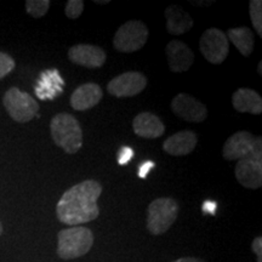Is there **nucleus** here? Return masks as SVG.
Here are the masks:
<instances>
[{"mask_svg":"<svg viewBox=\"0 0 262 262\" xmlns=\"http://www.w3.org/2000/svg\"><path fill=\"white\" fill-rule=\"evenodd\" d=\"M202 55L209 63L221 64L228 56L229 44L226 33L217 28H209L199 40Z\"/></svg>","mask_w":262,"mask_h":262,"instance_id":"8","label":"nucleus"},{"mask_svg":"<svg viewBox=\"0 0 262 262\" xmlns=\"http://www.w3.org/2000/svg\"><path fill=\"white\" fill-rule=\"evenodd\" d=\"M95 3H96V4H101V5H104V4H108V0H95Z\"/></svg>","mask_w":262,"mask_h":262,"instance_id":"30","label":"nucleus"},{"mask_svg":"<svg viewBox=\"0 0 262 262\" xmlns=\"http://www.w3.org/2000/svg\"><path fill=\"white\" fill-rule=\"evenodd\" d=\"M198 143V136L192 130H182L164 141L163 149L170 156L182 157L191 155Z\"/></svg>","mask_w":262,"mask_h":262,"instance_id":"15","label":"nucleus"},{"mask_svg":"<svg viewBox=\"0 0 262 262\" xmlns=\"http://www.w3.org/2000/svg\"><path fill=\"white\" fill-rule=\"evenodd\" d=\"M171 110L186 122L203 123L208 118V108L204 103L188 94H179L172 98Z\"/></svg>","mask_w":262,"mask_h":262,"instance_id":"10","label":"nucleus"},{"mask_svg":"<svg viewBox=\"0 0 262 262\" xmlns=\"http://www.w3.org/2000/svg\"><path fill=\"white\" fill-rule=\"evenodd\" d=\"M64 80L57 70L44 71L35 85V95L40 100H54L63 91Z\"/></svg>","mask_w":262,"mask_h":262,"instance_id":"16","label":"nucleus"},{"mask_svg":"<svg viewBox=\"0 0 262 262\" xmlns=\"http://www.w3.org/2000/svg\"><path fill=\"white\" fill-rule=\"evenodd\" d=\"M68 58L75 64L86 68H100L106 62V52L102 48L91 44H77L68 51Z\"/></svg>","mask_w":262,"mask_h":262,"instance_id":"12","label":"nucleus"},{"mask_svg":"<svg viewBox=\"0 0 262 262\" xmlns=\"http://www.w3.org/2000/svg\"><path fill=\"white\" fill-rule=\"evenodd\" d=\"M57 255L63 260H73L84 256L94 244V234L90 228L83 226L62 229L57 235Z\"/></svg>","mask_w":262,"mask_h":262,"instance_id":"3","label":"nucleus"},{"mask_svg":"<svg viewBox=\"0 0 262 262\" xmlns=\"http://www.w3.org/2000/svg\"><path fill=\"white\" fill-rule=\"evenodd\" d=\"M133 157H134L133 148L124 146L119 149V153H118V163H119L120 165H125V164L130 162Z\"/></svg>","mask_w":262,"mask_h":262,"instance_id":"25","label":"nucleus"},{"mask_svg":"<svg viewBox=\"0 0 262 262\" xmlns=\"http://www.w3.org/2000/svg\"><path fill=\"white\" fill-rule=\"evenodd\" d=\"M262 152V139L249 131H238L225 142L222 156L226 160H241Z\"/></svg>","mask_w":262,"mask_h":262,"instance_id":"7","label":"nucleus"},{"mask_svg":"<svg viewBox=\"0 0 262 262\" xmlns=\"http://www.w3.org/2000/svg\"><path fill=\"white\" fill-rule=\"evenodd\" d=\"M258 74H262V62H260V63H258Z\"/></svg>","mask_w":262,"mask_h":262,"instance_id":"31","label":"nucleus"},{"mask_svg":"<svg viewBox=\"0 0 262 262\" xmlns=\"http://www.w3.org/2000/svg\"><path fill=\"white\" fill-rule=\"evenodd\" d=\"M102 185L96 180H85L67 189L56 205V215L64 225L79 226L96 220L100 215L97 201Z\"/></svg>","mask_w":262,"mask_h":262,"instance_id":"1","label":"nucleus"},{"mask_svg":"<svg viewBox=\"0 0 262 262\" xmlns=\"http://www.w3.org/2000/svg\"><path fill=\"white\" fill-rule=\"evenodd\" d=\"M103 97V93L101 86L96 83H86L78 86L71 95V106L74 111L91 110L97 106Z\"/></svg>","mask_w":262,"mask_h":262,"instance_id":"14","label":"nucleus"},{"mask_svg":"<svg viewBox=\"0 0 262 262\" xmlns=\"http://www.w3.org/2000/svg\"><path fill=\"white\" fill-rule=\"evenodd\" d=\"M179 203L173 198L155 199L148 206L147 228L152 234L160 235L165 233L176 221L179 215Z\"/></svg>","mask_w":262,"mask_h":262,"instance_id":"4","label":"nucleus"},{"mask_svg":"<svg viewBox=\"0 0 262 262\" xmlns=\"http://www.w3.org/2000/svg\"><path fill=\"white\" fill-rule=\"evenodd\" d=\"M235 178L245 188L257 189L262 186V152L238 160Z\"/></svg>","mask_w":262,"mask_h":262,"instance_id":"11","label":"nucleus"},{"mask_svg":"<svg viewBox=\"0 0 262 262\" xmlns=\"http://www.w3.org/2000/svg\"><path fill=\"white\" fill-rule=\"evenodd\" d=\"M249 12L253 22L255 31L257 32L258 37H262V2L261 0H251L249 3Z\"/></svg>","mask_w":262,"mask_h":262,"instance_id":"21","label":"nucleus"},{"mask_svg":"<svg viewBox=\"0 0 262 262\" xmlns=\"http://www.w3.org/2000/svg\"><path fill=\"white\" fill-rule=\"evenodd\" d=\"M153 168H155V163H153V162H145L142 164V165L140 166L139 176L141 179H146L147 175H148V172Z\"/></svg>","mask_w":262,"mask_h":262,"instance_id":"27","label":"nucleus"},{"mask_svg":"<svg viewBox=\"0 0 262 262\" xmlns=\"http://www.w3.org/2000/svg\"><path fill=\"white\" fill-rule=\"evenodd\" d=\"M251 249L257 256V262H262V238L256 237L254 239L253 244H251Z\"/></svg>","mask_w":262,"mask_h":262,"instance_id":"26","label":"nucleus"},{"mask_svg":"<svg viewBox=\"0 0 262 262\" xmlns=\"http://www.w3.org/2000/svg\"><path fill=\"white\" fill-rule=\"evenodd\" d=\"M148 34V28L143 22L133 19L118 28L113 39V45L117 51L124 54L139 51L146 45Z\"/></svg>","mask_w":262,"mask_h":262,"instance_id":"6","label":"nucleus"},{"mask_svg":"<svg viewBox=\"0 0 262 262\" xmlns=\"http://www.w3.org/2000/svg\"><path fill=\"white\" fill-rule=\"evenodd\" d=\"M49 8H50L49 0H27L26 2V10L34 18H40L47 15Z\"/></svg>","mask_w":262,"mask_h":262,"instance_id":"22","label":"nucleus"},{"mask_svg":"<svg viewBox=\"0 0 262 262\" xmlns=\"http://www.w3.org/2000/svg\"><path fill=\"white\" fill-rule=\"evenodd\" d=\"M172 262H205V261H203L201 258H196V257H181Z\"/></svg>","mask_w":262,"mask_h":262,"instance_id":"29","label":"nucleus"},{"mask_svg":"<svg viewBox=\"0 0 262 262\" xmlns=\"http://www.w3.org/2000/svg\"><path fill=\"white\" fill-rule=\"evenodd\" d=\"M147 86V78L140 72H125L107 84V91L114 97H133L142 93Z\"/></svg>","mask_w":262,"mask_h":262,"instance_id":"9","label":"nucleus"},{"mask_svg":"<svg viewBox=\"0 0 262 262\" xmlns=\"http://www.w3.org/2000/svg\"><path fill=\"white\" fill-rule=\"evenodd\" d=\"M166 58L170 71L173 73H183L192 67L194 54L183 41L171 40L166 45Z\"/></svg>","mask_w":262,"mask_h":262,"instance_id":"13","label":"nucleus"},{"mask_svg":"<svg viewBox=\"0 0 262 262\" xmlns=\"http://www.w3.org/2000/svg\"><path fill=\"white\" fill-rule=\"evenodd\" d=\"M133 129L135 135L142 139H158L165 133V126L160 118L150 112H142L134 118Z\"/></svg>","mask_w":262,"mask_h":262,"instance_id":"17","label":"nucleus"},{"mask_svg":"<svg viewBox=\"0 0 262 262\" xmlns=\"http://www.w3.org/2000/svg\"><path fill=\"white\" fill-rule=\"evenodd\" d=\"M165 18L166 29L172 35L185 34L191 31L194 25L191 15L179 5H170L169 8H166Z\"/></svg>","mask_w":262,"mask_h":262,"instance_id":"19","label":"nucleus"},{"mask_svg":"<svg viewBox=\"0 0 262 262\" xmlns=\"http://www.w3.org/2000/svg\"><path fill=\"white\" fill-rule=\"evenodd\" d=\"M226 37L238 49V51L245 57L250 56L254 51L255 37L254 33L248 27H237L228 29Z\"/></svg>","mask_w":262,"mask_h":262,"instance_id":"20","label":"nucleus"},{"mask_svg":"<svg viewBox=\"0 0 262 262\" xmlns=\"http://www.w3.org/2000/svg\"><path fill=\"white\" fill-rule=\"evenodd\" d=\"M2 233H3V225L2 222H0V235H2Z\"/></svg>","mask_w":262,"mask_h":262,"instance_id":"32","label":"nucleus"},{"mask_svg":"<svg viewBox=\"0 0 262 262\" xmlns=\"http://www.w3.org/2000/svg\"><path fill=\"white\" fill-rule=\"evenodd\" d=\"M52 141L68 155H75L83 146V130L80 123L70 113H58L51 119Z\"/></svg>","mask_w":262,"mask_h":262,"instance_id":"2","label":"nucleus"},{"mask_svg":"<svg viewBox=\"0 0 262 262\" xmlns=\"http://www.w3.org/2000/svg\"><path fill=\"white\" fill-rule=\"evenodd\" d=\"M84 11V2L83 0H70L66 5L64 12L70 19H77Z\"/></svg>","mask_w":262,"mask_h":262,"instance_id":"23","label":"nucleus"},{"mask_svg":"<svg viewBox=\"0 0 262 262\" xmlns=\"http://www.w3.org/2000/svg\"><path fill=\"white\" fill-rule=\"evenodd\" d=\"M232 104L239 113H250L260 116L262 113V98L255 90L241 88L232 96Z\"/></svg>","mask_w":262,"mask_h":262,"instance_id":"18","label":"nucleus"},{"mask_svg":"<svg viewBox=\"0 0 262 262\" xmlns=\"http://www.w3.org/2000/svg\"><path fill=\"white\" fill-rule=\"evenodd\" d=\"M15 60L5 52H0V79L5 78L15 70Z\"/></svg>","mask_w":262,"mask_h":262,"instance_id":"24","label":"nucleus"},{"mask_svg":"<svg viewBox=\"0 0 262 262\" xmlns=\"http://www.w3.org/2000/svg\"><path fill=\"white\" fill-rule=\"evenodd\" d=\"M9 116L17 123H28L38 116L39 104L28 93L18 88H10L3 98Z\"/></svg>","mask_w":262,"mask_h":262,"instance_id":"5","label":"nucleus"},{"mask_svg":"<svg viewBox=\"0 0 262 262\" xmlns=\"http://www.w3.org/2000/svg\"><path fill=\"white\" fill-rule=\"evenodd\" d=\"M216 208H217V204L211 201H206L204 204H203V210L205 212H210V214H215Z\"/></svg>","mask_w":262,"mask_h":262,"instance_id":"28","label":"nucleus"}]
</instances>
